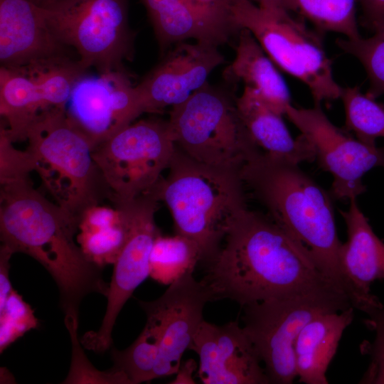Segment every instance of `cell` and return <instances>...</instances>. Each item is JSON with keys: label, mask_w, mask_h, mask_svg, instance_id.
<instances>
[{"label": "cell", "mask_w": 384, "mask_h": 384, "mask_svg": "<svg viewBox=\"0 0 384 384\" xmlns=\"http://www.w3.org/2000/svg\"><path fill=\"white\" fill-rule=\"evenodd\" d=\"M201 282L213 302L228 299L241 307L338 289L267 214L247 207L230 223L221 249L206 266Z\"/></svg>", "instance_id": "cell-1"}, {"label": "cell", "mask_w": 384, "mask_h": 384, "mask_svg": "<svg viewBox=\"0 0 384 384\" xmlns=\"http://www.w3.org/2000/svg\"><path fill=\"white\" fill-rule=\"evenodd\" d=\"M78 221L46 198L29 178L1 185L0 237L14 253L26 254L51 275L65 316L79 319L84 297H107L102 268L90 261L75 241Z\"/></svg>", "instance_id": "cell-2"}, {"label": "cell", "mask_w": 384, "mask_h": 384, "mask_svg": "<svg viewBox=\"0 0 384 384\" xmlns=\"http://www.w3.org/2000/svg\"><path fill=\"white\" fill-rule=\"evenodd\" d=\"M245 190L267 215L308 255L320 273L349 299L363 297L343 271L339 240L330 193L299 164L262 151L239 171Z\"/></svg>", "instance_id": "cell-3"}, {"label": "cell", "mask_w": 384, "mask_h": 384, "mask_svg": "<svg viewBox=\"0 0 384 384\" xmlns=\"http://www.w3.org/2000/svg\"><path fill=\"white\" fill-rule=\"evenodd\" d=\"M168 170L151 192L168 207L176 233L198 245L207 266L218 255L231 221L247 208L239 171L201 163L176 146Z\"/></svg>", "instance_id": "cell-4"}, {"label": "cell", "mask_w": 384, "mask_h": 384, "mask_svg": "<svg viewBox=\"0 0 384 384\" xmlns=\"http://www.w3.org/2000/svg\"><path fill=\"white\" fill-rule=\"evenodd\" d=\"M34 171L63 210L79 221L90 206L110 193L87 139L71 122L65 108L41 114L26 134Z\"/></svg>", "instance_id": "cell-5"}, {"label": "cell", "mask_w": 384, "mask_h": 384, "mask_svg": "<svg viewBox=\"0 0 384 384\" xmlns=\"http://www.w3.org/2000/svg\"><path fill=\"white\" fill-rule=\"evenodd\" d=\"M230 4L238 29L249 30L277 67L304 83L315 105L341 97L342 87L334 79L322 33L281 6H262L250 0H230Z\"/></svg>", "instance_id": "cell-6"}, {"label": "cell", "mask_w": 384, "mask_h": 384, "mask_svg": "<svg viewBox=\"0 0 384 384\" xmlns=\"http://www.w3.org/2000/svg\"><path fill=\"white\" fill-rule=\"evenodd\" d=\"M236 99L208 82L172 107L168 122L176 147L201 163L239 171L262 151L239 115Z\"/></svg>", "instance_id": "cell-7"}, {"label": "cell", "mask_w": 384, "mask_h": 384, "mask_svg": "<svg viewBox=\"0 0 384 384\" xmlns=\"http://www.w3.org/2000/svg\"><path fill=\"white\" fill-rule=\"evenodd\" d=\"M129 0H55L41 7L54 36L75 49L80 64L98 73L124 70L134 56Z\"/></svg>", "instance_id": "cell-8"}, {"label": "cell", "mask_w": 384, "mask_h": 384, "mask_svg": "<svg viewBox=\"0 0 384 384\" xmlns=\"http://www.w3.org/2000/svg\"><path fill=\"white\" fill-rule=\"evenodd\" d=\"M351 306L348 297L336 289L242 306V329L264 363L270 383L291 384L297 377L294 344L308 322L319 315Z\"/></svg>", "instance_id": "cell-9"}, {"label": "cell", "mask_w": 384, "mask_h": 384, "mask_svg": "<svg viewBox=\"0 0 384 384\" xmlns=\"http://www.w3.org/2000/svg\"><path fill=\"white\" fill-rule=\"evenodd\" d=\"M176 149L168 120L141 119L92 151L115 205L151 193L168 169Z\"/></svg>", "instance_id": "cell-10"}, {"label": "cell", "mask_w": 384, "mask_h": 384, "mask_svg": "<svg viewBox=\"0 0 384 384\" xmlns=\"http://www.w3.org/2000/svg\"><path fill=\"white\" fill-rule=\"evenodd\" d=\"M285 115L312 146L319 167L332 176V198H357L366 191L363 175L373 168H384V146L367 145L335 126L320 105L312 108L290 105Z\"/></svg>", "instance_id": "cell-11"}, {"label": "cell", "mask_w": 384, "mask_h": 384, "mask_svg": "<svg viewBox=\"0 0 384 384\" xmlns=\"http://www.w3.org/2000/svg\"><path fill=\"white\" fill-rule=\"evenodd\" d=\"M159 201L153 193L142 196L125 203L128 210L127 241L114 262L107 308L100 329L86 332L82 346L101 353L112 347V330L117 318L134 290L149 277V257L154 241L160 233L154 215Z\"/></svg>", "instance_id": "cell-12"}, {"label": "cell", "mask_w": 384, "mask_h": 384, "mask_svg": "<svg viewBox=\"0 0 384 384\" xmlns=\"http://www.w3.org/2000/svg\"><path fill=\"white\" fill-rule=\"evenodd\" d=\"M65 109L93 150L144 113L139 91L126 70L84 74Z\"/></svg>", "instance_id": "cell-13"}, {"label": "cell", "mask_w": 384, "mask_h": 384, "mask_svg": "<svg viewBox=\"0 0 384 384\" xmlns=\"http://www.w3.org/2000/svg\"><path fill=\"white\" fill-rule=\"evenodd\" d=\"M193 273L187 272L169 285L157 299L139 301L146 316L153 318L161 329L154 379L177 373L185 351L204 320L205 305L213 302L209 290Z\"/></svg>", "instance_id": "cell-14"}, {"label": "cell", "mask_w": 384, "mask_h": 384, "mask_svg": "<svg viewBox=\"0 0 384 384\" xmlns=\"http://www.w3.org/2000/svg\"><path fill=\"white\" fill-rule=\"evenodd\" d=\"M218 46L196 41L178 43L137 85L144 113H158L186 101L208 82L210 73L225 63Z\"/></svg>", "instance_id": "cell-15"}, {"label": "cell", "mask_w": 384, "mask_h": 384, "mask_svg": "<svg viewBox=\"0 0 384 384\" xmlns=\"http://www.w3.org/2000/svg\"><path fill=\"white\" fill-rule=\"evenodd\" d=\"M190 350L199 357L198 377L203 384H269L261 361L237 321L221 326L203 320Z\"/></svg>", "instance_id": "cell-16"}, {"label": "cell", "mask_w": 384, "mask_h": 384, "mask_svg": "<svg viewBox=\"0 0 384 384\" xmlns=\"http://www.w3.org/2000/svg\"><path fill=\"white\" fill-rule=\"evenodd\" d=\"M41 6L29 0H0L1 66L23 68L65 55Z\"/></svg>", "instance_id": "cell-17"}, {"label": "cell", "mask_w": 384, "mask_h": 384, "mask_svg": "<svg viewBox=\"0 0 384 384\" xmlns=\"http://www.w3.org/2000/svg\"><path fill=\"white\" fill-rule=\"evenodd\" d=\"M236 106L250 137L263 153L297 164L315 161L309 142L302 134L293 138L283 115L270 107L255 90L245 87L237 97Z\"/></svg>", "instance_id": "cell-18"}, {"label": "cell", "mask_w": 384, "mask_h": 384, "mask_svg": "<svg viewBox=\"0 0 384 384\" xmlns=\"http://www.w3.org/2000/svg\"><path fill=\"white\" fill-rule=\"evenodd\" d=\"M347 210H339L346 225L347 241L342 243L340 260L343 272L360 294L376 298L370 284L384 279V242L373 232L356 198L349 200Z\"/></svg>", "instance_id": "cell-19"}, {"label": "cell", "mask_w": 384, "mask_h": 384, "mask_svg": "<svg viewBox=\"0 0 384 384\" xmlns=\"http://www.w3.org/2000/svg\"><path fill=\"white\" fill-rule=\"evenodd\" d=\"M144 6L164 55L170 48L188 39L219 46L234 36L215 23L188 0H140Z\"/></svg>", "instance_id": "cell-20"}, {"label": "cell", "mask_w": 384, "mask_h": 384, "mask_svg": "<svg viewBox=\"0 0 384 384\" xmlns=\"http://www.w3.org/2000/svg\"><path fill=\"white\" fill-rule=\"evenodd\" d=\"M353 306L319 315L308 322L294 344L295 366L299 381L327 384L326 371L345 329L352 323Z\"/></svg>", "instance_id": "cell-21"}, {"label": "cell", "mask_w": 384, "mask_h": 384, "mask_svg": "<svg viewBox=\"0 0 384 384\" xmlns=\"http://www.w3.org/2000/svg\"><path fill=\"white\" fill-rule=\"evenodd\" d=\"M224 77L233 83L242 81L245 87L255 90L270 107L282 115L292 105L288 86L277 65L246 28L239 30L235 57L225 68Z\"/></svg>", "instance_id": "cell-22"}, {"label": "cell", "mask_w": 384, "mask_h": 384, "mask_svg": "<svg viewBox=\"0 0 384 384\" xmlns=\"http://www.w3.org/2000/svg\"><path fill=\"white\" fill-rule=\"evenodd\" d=\"M128 229L126 204L114 208L97 204L80 215L76 241L87 258L103 268L116 261L127 241Z\"/></svg>", "instance_id": "cell-23"}, {"label": "cell", "mask_w": 384, "mask_h": 384, "mask_svg": "<svg viewBox=\"0 0 384 384\" xmlns=\"http://www.w3.org/2000/svg\"><path fill=\"white\" fill-rule=\"evenodd\" d=\"M33 79L23 68H0V114L13 142L26 141L28 129L48 111Z\"/></svg>", "instance_id": "cell-24"}, {"label": "cell", "mask_w": 384, "mask_h": 384, "mask_svg": "<svg viewBox=\"0 0 384 384\" xmlns=\"http://www.w3.org/2000/svg\"><path fill=\"white\" fill-rule=\"evenodd\" d=\"M201 260V251L194 241L177 233L164 236L159 233L150 253L149 277L170 285L187 272H193Z\"/></svg>", "instance_id": "cell-25"}, {"label": "cell", "mask_w": 384, "mask_h": 384, "mask_svg": "<svg viewBox=\"0 0 384 384\" xmlns=\"http://www.w3.org/2000/svg\"><path fill=\"white\" fill-rule=\"evenodd\" d=\"M357 0H281L280 6L310 21L321 33H341L348 39L361 37L356 4Z\"/></svg>", "instance_id": "cell-26"}, {"label": "cell", "mask_w": 384, "mask_h": 384, "mask_svg": "<svg viewBox=\"0 0 384 384\" xmlns=\"http://www.w3.org/2000/svg\"><path fill=\"white\" fill-rule=\"evenodd\" d=\"M340 98L345 110L343 129L360 142L377 146L376 139L384 138V105L358 86L342 87Z\"/></svg>", "instance_id": "cell-27"}, {"label": "cell", "mask_w": 384, "mask_h": 384, "mask_svg": "<svg viewBox=\"0 0 384 384\" xmlns=\"http://www.w3.org/2000/svg\"><path fill=\"white\" fill-rule=\"evenodd\" d=\"M160 340V329L146 321L139 336L128 348L122 351L112 348L113 367L125 373L131 384L154 380Z\"/></svg>", "instance_id": "cell-28"}, {"label": "cell", "mask_w": 384, "mask_h": 384, "mask_svg": "<svg viewBox=\"0 0 384 384\" xmlns=\"http://www.w3.org/2000/svg\"><path fill=\"white\" fill-rule=\"evenodd\" d=\"M373 36L339 38L338 46L356 57L364 67L370 82L366 95L375 99L384 95V23L374 29Z\"/></svg>", "instance_id": "cell-29"}, {"label": "cell", "mask_w": 384, "mask_h": 384, "mask_svg": "<svg viewBox=\"0 0 384 384\" xmlns=\"http://www.w3.org/2000/svg\"><path fill=\"white\" fill-rule=\"evenodd\" d=\"M79 319L73 316H65V324L70 334L72 344V359L67 378L63 383H123L131 384L122 371L112 367L100 371L87 358L78 337Z\"/></svg>", "instance_id": "cell-30"}, {"label": "cell", "mask_w": 384, "mask_h": 384, "mask_svg": "<svg viewBox=\"0 0 384 384\" xmlns=\"http://www.w3.org/2000/svg\"><path fill=\"white\" fill-rule=\"evenodd\" d=\"M39 325L31 307L14 289L0 308L1 353L27 331Z\"/></svg>", "instance_id": "cell-31"}, {"label": "cell", "mask_w": 384, "mask_h": 384, "mask_svg": "<svg viewBox=\"0 0 384 384\" xmlns=\"http://www.w3.org/2000/svg\"><path fill=\"white\" fill-rule=\"evenodd\" d=\"M9 137L5 127L0 125V184L29 178L34 171L33 160L27 150H19Z\"/></svg>", "instance_id": "cell-32"}, {"label": "cell", "mask_w": 384, "mask_h": 384, "mask_svg": "<svg viewBox=\"0 0 384 384\" xmlns=\"http://www.w3.org/2000/svg\"><path fill=\"white\" fill-rule=\"evenodd\" d=\"M368 324L375 331V338L370 344L363 342V354L370 356V363L359 383H384V308L380 303L368 308Z\"/></svg>", "instance_id": "cell-33"}, {"label": "cell", "mask_w": 384, "mask_h": 384, "mask_svg": "<svg viewBox=\"0 0 384 384\" xmlns=\"http://www.w3.org/2000/svg\"><path fill=\"white\" fill-rule=\"evenodd\" d=\"M208 18L226 28L234 35L239 30L235 25L230 11V0H188Z\"/></svg>", "instance_id": "cell-34"}, {"label": "cell", "mask_w": 384, "mask_h": 384, "mask_svg": "<svg viewBox=\"0 0 384 384\" xmlns=\"http://www.w3.org/2000/svg\"><path fill=\"white\" fill-rule=\"evenodd\" d=\"M362 10L361 23L372 31L384 23V0H357Z\"/></svg>", "instance_id": "cell-35"}, {"label": "cell", "mask_w": 384, "mask_h": 384, "mask_svg": "<svg viewBox=\"0 0 384 384\" xmlns=\"http://www.w3.org/2000/svg\"><path fill=\"white\" fill-rule=\"evenodd\" d=\"M14 252L6 246L0 247V308L2 307L14 290L10 278V259Z\"/></svg>", "instance_id": "cell-36"}, {"label": "cell", "mask_w": 384, "mask_h": 384, "mask_svg": "<svg viewBox=\"0 0 384 384\" xmlns=\"http://www.w3.org/2000/svg\"><path fill=\"white\" fill-rule=\"evenodd\" d=\"M198 368L196 362L190 358L181 363V366L176 373V378L171 382L172 384H194L196 382L193 379V373Z\"/></svg>", "instance_id": "cell-37"}, {"label": "cell", "mask_w": 384, "mask_h": 384, "mask_svg": "<svg viewBox=\"0 0 384 384\" xmlns=\"http://www.w3.org/2000/svg\"><path fill=\"white\" fill-rule=\"evenodd\" d=\"M262 6H280L281 0H250Z\"/></svg>", "instance_id": "cell-38"}, {"label": "cell", "mask_w": 384, "mask_h": 384, "mask_svg": "<svg viewBox=\"0 0 384 384\" xmlns=\"http://www.w3.org/2000/svg\"><path fill=\"white\" fill-rule=\"evenodd\" d=\"M29 1H31V2L36 4L38 6L45 7L50 5V4L54 2L55 0H29Z\"/></svg>", "instance_id": "cell-39"}]
</instances>
